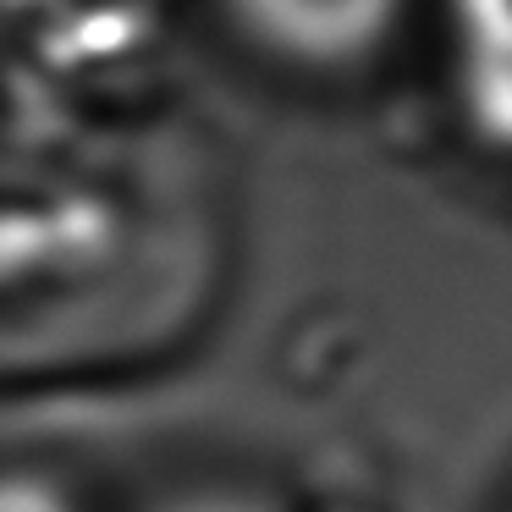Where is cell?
<instances>
[{
    "label": "cell",
    "mask_w": 512,
    "mask_h": 512,
    "mask_svg": "<svg viewBox=\"0 0 512 512\" xmlns=\"http://www.w3.org/2000/svg\"><path fill=\"white\" fill-rule=\"evenodd\" d=\"M237 34L287 67H358L397 28L402 0H221Z\"/></svg>",
    "instance_id": "cell-1"
},
{
    "label": "cell",
    "mask_w": 512,
    "mask_h": 512,
    "mask_svg": "<svg viewBox=\"0 0 512 512\" xmlns=\"http://www.w3.org/2000/svg\"><path fill=\"white\" fill-rule=\"evenodd\" d=\"M457 45L468 116L512 144V0H457Z\"/></svg>",
    "instance_id": "cell-2"
},
{
    "label": "cell",
    "mask_w": 512,
    "mask_h": 512,
    "mask_svg": "<svg viewBox=\"0 0 512 512\" xmlns=\"http://www.w3.org/2000/svg\"><path fill=\"white\" fill-rule=\"evenodd\" d=\"M0 512H78L56 485L28 474H0Z\"/></svg>",
    "instance_id": "cell-3"
},
{
    "label": "cell",
    "mask_w": 512,
    "mask_h": 512,
    "mask_svg": "<svg viewBox=\"0 0 512 512\" xmlns=\"http://www.w3.org/2000/svg\"><path fill=\"white\" fill-rule=\"evenodd\" d=\"M166 512H265L259 501H243V496H193V501H177Z\"/></svg>",
    "instance_id": "cell-4"
}]
</instances>
